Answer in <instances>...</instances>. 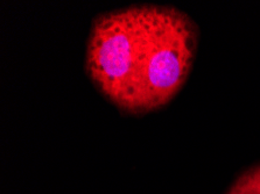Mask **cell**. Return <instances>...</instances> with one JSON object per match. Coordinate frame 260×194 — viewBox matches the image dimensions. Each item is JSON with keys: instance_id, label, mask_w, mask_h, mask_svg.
<instances>
[{"instance_id": "cell-1", "label": "cell", "mask_w": 260, "mask_h": 194, "mask_svg": "<svg viewBox=\"0 0 260 194\" xmlns=\"http://www.w3.org/2000/svg\"><path fill=\"white\" fill-rule=\"evenodd\" d=\"M152 5H135L100 14L86 46L88 76L118 108L138 114L141 66Z\"/></svg>"}, {"instance_id": "cell-2", "label": "cell", "mask_w": 260, "mask_h": 194, "mask_svg": "<svg viewBox=\"0 0 260 194\" xmlns=\"http://www.w3.org/2000/svg\"><path fill=\"white\" fill-rule=\"evenodd\" d=\"M196 48V28L186 13L174 7L152 5L138 114L162 107L179 92L190 72Z\"/></svg>"}, {"instance_id": "cell-3", "label": "cell", "mask_w": 260, "mask_h": 194, "mask_svg": "<svg viewBox=\"0 0 260 194\" xmlns=\"http://www.w3.org/2000/svg\"><path fill=\"white\" fill-rule=\"evenodd\" d=\"M226 194H260V164L244 172Z\"/></svg>"}]
</instances>
